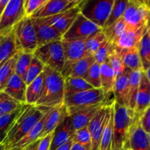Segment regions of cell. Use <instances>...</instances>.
<instances>
[{
  "instance_id": "obj_18",
  "label": "cell",
  "mask_w": 150,
  "mask_h": 150,
  "mask_svg": "<svg viewBox=\"0 0 150 150\" xmlns=\"http://www.w3.org/2000/svg\"><path fill=\"white\" fill-rule=\"evenodd\" d=\"M130 71L131 70L125 67L122 74L116 78L113 89L114 102L127 108L128 106L129 74Z\"/></svg>"
},
{
  "instance_id": "obj_34",
  "label": "cell",
  "mask_w": 150,
  "mask_h": 150,
  "mask_svg": "<svg viewBox=\"0 0 150 150\" xmlns=\"http://www.w3.org/2000/svg\"><path fill=\"white\" fill-rule=\"evenodd\" d=\"M126 30H127V26H126L125 22L122 17L121 18L119 19L117 21L113 23L112 25L103 29V32L104 35L106 38L107 41L114 45L116 41L121 37V35Z\"/></svg>"
},
{
  "instance_id": "obj_49",
  "label": "cell",
  "mask_w": 150,
  "mask_h": 150,
  "mask_svg": "<svg viewBox=\"0 0 150 150\" xmlns=\"http://www.w3.org/2000/svg\"><path fill=\"white\" fill-rule=\"evenodd\" d=\"M73 139H70V140H69L68 142H66L65 144H62V146H59V147L55 150H70V148H71L72 145H73Z\"/></svg>"
},
{
  "instance_id": "obj_6",
  "label": "cell",
  "mask_w": 150,
  "mask_h": 150,
  "mask_svg": "<svg viewBox=\"0 0 150 150\" xmlns=\"http://www.w3.org/2000/svg\"><path fill=\"white\" fill-rule=\"evenodd\" d=\"M114 1V0H83L81 4L80 13L103 29Z\"/></svg>"
},
{
  "instance_id": "obj_16",
  "label": "cell",
  "mask_w": 150,
  "mask_h": 150,
  "mask_svg": "<svg viewBox=\"0 0 150 150\" xmlns=\"http://www.w3.org/2000/svg\"><path fill=\"white\" fill-rule=\"evenodd\" d=\"M32 19L36 35L38 48L50 42L62 40L63 35L55 28L40 23L35 18Z\"/></svg>"
},
{
  "instance_id": "obj_36",
  "label": "cell",
  "mask_w": 150,
  "mask_h": 150,
  "mask_svg": "<svg viewBox=\"0 0 150 150\" xmlns=\"http://www.w3.org/2000/svg\"><path fill=\"white\" fill-rule=\"evenodd\" d=\"M19 53H17L14 57L8 60L2 67L0 68V92L4 90L6 84L12 75L15 73V66Z\"/></svg>"
},
{
  "instance_id": "obj_24",
  "label": "cell",
  "mask_w": 150,
  "mask_h": 150,
  "mask_svg": "<svg viewBox=\"0 0 150 150\" xmlns=\"http://www.w3.org/2000/svg\"><path fill=\"white\" fill-rule=\"evenodd\" d=\"M149 27V25H147V26H142L136 30L127 29L116 41L115 43L114 44V46L118 48H138L142 36Z\"/></svg>"
},
{
  "instance_id": "obj_8",
  "label": "cell",
  "mask_w": 150,
  "mask_h": 150,
  "mask_svg": "<svg viewBox=\"0 0 150 150\" xmlns=\"http://www.w3.org/2000/svg\"><path fill=\"white\" fill-rule=\"evenodd\" d=\"M33 54L44 66L61 73L64 66V56L61 41L50 42L38 47Z\"/></svg>"
},
{
  "instance_id": "obj_27",
  "label": "cell",
  "mask_w": 150,
  "mask_h": 150,
  "mask_svg": "<svg viewBox=\"0 0 150 150\" xmlns=\"http://www.w3.org/2000/svg\"><path fill=\"white\" fill-rule=\"evenodd\" d=\"M116 51L121 57L125 67L131 71L142 70V65L139 57L137 48H115Z\"/></svg>"
},
{
  "instance_id": "obj_22",
  "label": "cell",
  "mask_w": 150,
  "mask_h": 150,
  "mask_svg": "<svg viewBox=\"0 0 150 150\" xmlns=\"http://www.w3.org/2000/svg\"><path fill=\"white\" fill-rule=\"evenodd\" d=\"M18 52L21 51L16 48L13 29L7 33L0 35V68Z\"/></svg>"
},
{
  "instance_id": "obj_32",
  "label": "cell",
  "mask_w": 150,
  "mask_h": 150,
  "mask_svg": "<svg viewBox=\"0 0 150 150\" xmlns=\"http://www.w3.org/2000/svg\"><path fill=\"white\" fill-rule=\"evenodd\" d=\"M142 71L150 68V29L148 28L142 36L138 46Z\"/></svg>"
},
{
  "instance_id": "obj_23",
  "label": "cell",
  "mask_w": 150,
  "mask_h": 150,
  "mask_svg": "<svg viewBox=\"0 0 150 150\" xmlns=\"http://www.w3.org/2000/svg\"><path fill=\"white\" fill-rule=\"evenodd\" d=\"M26 83L22 78L16 74L12 75L3 92L21 104H26Z\"/></svg>"
},
{
  "instance_id": "obj_40",
  "label": "cell",
  "mask_w": 150,
  "mask_h": 150,
  "mask_svg": "<svg viewBox=\"0 0 150 150\" xmlns=\"http://www.w3.org/2000/svg\"><path fill=\"white\" fill-rule=\"evenodd\" d=\"M34 57V54L32 53L21 52L19 53L15 66V74L22 78L27 70L31 62Z\"/></svg>"
},
{
  "instance_id": "obj_4",
  "label": "cell",
  "mask_w": 150,
  "mask_h": 150,
  "mask_svg": "<svg viewBox=\"0 0 150 150\" xmlns=\"http://www.w3.org/2000/svg\"><path fill=\"white\" fill-rule=\"evenodd\" d=\"M107 96L102 89H92L64 98L63 105L68 115L92 106L105 104Z\"/></svg>"
},
{
  "instance_id": "obj_26",
  "label": "cell",
  "mask_w": 150,
  "mask_h": 150,
  "mask_svg": "<svg viewBox=\"0 0 150 150\" xmlns=\"http://www.w3.org/2000/svg\"><path fill=\"white\" fill-rule=\"evenodd\" d=\"M105 105H96L90 108H86L84 110H81L80 111L74 113V114L69 115L70 122L72 123L73 128L75 130L84 127L89 125V122L95 117L98 111Z\"/></svg>"
},
{
  "instance_id": "obj_41",
  "label": "cell",
  "mask_w": 150,
  "mask_h": 150,
  "mask_svg": "<svg viewBox=\"0 0 150 150\" xmlns=\"http://www.w3.org/2000/svg\"><path fill=\"white\" fill-rule=\"evenodd\" d=\"M106 40V38L103 31L98 32L96 35H93L90 38L85 40V45H86V50L87 54L89 55L94 56L98 48Z\"/></svg>"
},
{
  "instance_id": "obj_2",
  "label": "cell",
  "mask_w": 150,
  "mask_h": 150,
  "mask_svg": "<svg viewBox=\"0 0 150 150\" xmlns=\"http://www.w3.org/2000/svg\"><path fill=\"white\" fill-rule=\"evenodd\" d=\"M43 76L42 94L35 106L42 109H51L63 105L64 79L61 73L45 66Z\"/></svg>"
},
{
  "instance_id": "obj_17",
  "label": "cell",
  "mask_w": 150,
  "mask_h": 150,
  "mask_svg": "<svg viewBox=\"0 0 150 150\" xmlns=\"http://www.w3.org/2000/svg\"><path fill=\"white\" fill-rule=\"evenodd\" d=\"M150 79L147 78L143 71L141 75L140 83L136 100L134 114L140 117L144 112L150 107Z\"/></svg>"
},
{
  "instance_id": "obj_50",
  "label": "cell",
  "mask_w": 150,
  "mask_h": 150,
  "mask_svg": "<svg viewBox=\"0 0 150 150\" xmlns=\"http://www.w3.org/2000/svg\"><path fill=\"white\" fill-rule=\"evenodd\" d=\"M70 150H91V147L83 146V145L79 144L73 143Z\"/></svg>"
},
{
  "instance_id": "obj_25",
  "label": "cell",
  "mask_w": 150,
  "mask_h": 150,
  "mask_svg": "<svg viewBox=\"0 0 150 150\" xmlns=\"http://www.w3.org/2000/svg\"><path fill=\"white\" fill-rule=\"evenodd\" d=\"M95 62V61L93 56L87 55L72 64L67 70L62 73L61 75L64 79L67 77H77L84 79L89 69Z\"/></svg>"
},
{
  "instance_id": "obj_15",
  "label": "cell",
  "mask_w": 150,
  "mask_h": 150,
  "mask_svg": "<svg viewBox=\"0 0 150 150\" xmlns=\"http://www.w3.org/2000/svg\"><path fill=\"white\" fill-rule=\"evenodd\" d=\"M130 150H149V134L141 127L139 117L134 114V120L129 136Z\"/></svg>"
},
{
  "instance_id": "obj_3",
  "label": "cell",
  "mask_w": 150,
  "mask_h": 150,
  "mask_svg": "<svg viewBox=\"0 0 150 150\" xmlns=\"http://www.w3.org/2000/svg\"><path fill=\"white\" fill-rule=\"evenodd\" d=\"M114 124L111 150H130L129 136L134 120V112L113 101Z\"/></svg>"
},
{
  "instance_id": "obj_1",
  "label": "cell",
  "mask_w": 150,
  "mask_h": 150,
  "mask_svg": "<svg viewBox=\"0 0 150 150\" xmlns=\"http://www.w3.org/2000/svg\"><path fill=\"white\" fill-rule=\"evenodd\" d=\"M48 110H42L35 105L26 104L20 115L16 118L1 145L3 150L7 149L27 134L40 120Z\"/></svg>"
},
{
  "instance_id": "obj_28",
  "label": "cell",
  "mask_w": 150,
  "mask_h": 150,
  "mask_svg": "<svg viewBox=\"0 0 150 150\" xmlns=\"http://www.w3.org/2000/svg\"><path fill=\"white\" fill-rule=\"evenodd\" d=\"M92 89H94V88L81 78L67 77L64 79V98Z\"/></svg>"
},
{
  "instance_id": "obj_29",
  "label": "cell",
  "mask_w": 150,
  "mask_h": 150,
  "mask_svg": "<svg viewBox=\"0 0 150 150\" xmlns=\"http://www.w3.org/2000/svg\"><path fill=\"white\" fill-rule=\"evenodd\" d=\"M100 76L101 89L107 96L108 94L113 92L116 79L114 70L111 68L108 61L100 65Z\"/></svg>"
},
{
  "instance_id": "obj_37",
  "label": "cell",
  "mask_w": 150,
  "mask_h": 150,
  "mask_svg": "<svg viewBox=\"0 0 150 150\" xmlns=\"http://www.w3.org/2000/svg\"><path fill=\"white\" fill-rule=\"evenodd\" d=\"M44 67H45L44 64L34 56L27 70L22 77V79L26 86L30 84L35 79H37L42 73Z\"/></svg>"
},
{
  "instance_id": "obj_48",
  "label": "cell",
  "mask_w": 150,
  "mask_h": 150,
  "mask_svg": "<svg viewBox=\"0 0 150 150\" xmlns=\"http://www.w3.org/2000/svg\"><path fill=\"white\" fill-rule=\"evenodd\" d=\"M53 133H54L48 134V136L40 139L36 150H49L51 140H52Z\"/></svg>"
},
{
  "instance_id": "obj_39",
  "label": "cell",
  "mask_w": 150,
  "mask_h": 150,
  "mask_svg": "<svg viewBox=\"0 0 150 150\" xmlns=\"http://www.w3.org/2000/svg\"><path fill=\"white\" fill-rule=\"evenodd\" d=\"M23 105L3 91L0 92V116L13 112L20 108Z\"/></svg>"
},
{
  "instance_id": "obj_10",
  "label": "cell",
  "mask_w": 150,
  "mask_h": 150,
  "mask_svg": "<svg viewBox=\"0 0 150 150\" xmlns=\"http://www.w3.org/2000/svg\"><path fill=\"white\" fill-rule=\"evenodd\" d=\"M24 0H9L0 17V35L10 32L25 17Z\"/></svg>"
},
{
  "instance_id": "obj_35",
  "label": "cell",
  "mask_w": 150,
  "mask_h": 150,
  "mask_svg": "<svg viewBox=\"0 0 150 150\" xmlns=\"http://www.w3.org/2000/svg\"><path fill=\"white\" fill-rule=\"evenodd\" d=\"M26 104H23L20 108L9 114L0 116V144L5 138L7 132L9 131L15 120L20 115Z\"/></svg>"
},
{
  "instance_id": "obj_47",
  "label": "cell",
  "mask_w": 150,
  "mask_h": 150,
  "mask_svg": "<svg viewBox=\"0 0 150 150\" xmlns=\"http://www.w3.org/2000/svg\"><path fill=\"white\" fill-rule=\"evenodd\" d=\"M139 117L141 127L146 133L150 132V107L146 108V111Z\"/></svg>"
},
{
  "instance_id": "obj_46",
  "label": "cell",
  "mask_w": 150,
  "mask_h": 150,
  "mask_svg": "<svg viewBox=\"0 0 150 150\" xmlns=\"http://www.w3.org/2000/svg\"><path fill=\"white\" fill-rule=\"evenodd\" d=\"M46 0H24L25 16L30 18L40 7L43 5Z\"/></svg>"
},
{
  "instance_id": "obj_19",
  "label": "cell",
  "mask_w": 150,
  "mask_h": 150,
  "mask_svg": "<svg viewBox=\"0 0 150 150\" xmlns=\"http://www.w3.org/2000/svg\"><path fill=\"white\" fill-rule=\"evenodd\" d=\"M68 115L67 108L64 105L51 108L44 123L43 128L40 134L39 139L54 133L55 129Z\"/></svg>"
},
{
  "instance_id": "obj_31",
  "label": "cell",
  "mask_w": 150,
  "mask_h": 150,
  "mask_svg": "<svg viewBox=\"0 0 150 150\" xmlns=\"http://www.w3.org/2000/svg\"><path fill=\"white\" fill-rule=\"evenodd\" d=\"M43 80L44 76L42 71V73L37 79H35L30 84L28 85L26 91V104L35 105L42 94Z\"/></svg>"
},
{
  "instance_id": "obj_20",
  "label": "cell",
  "mask_w": 150,
  "mask_h": 150,
  "mask_svg": "<svg viewBox=\"0 0 150 150\" xmlns=\"http://www.w3.org/2000/svg\"><path fill=\"white\" fill-rule=\"evenodd\" d=\"M75 131L69 116H67L54 131L49 150L57 149L59 146L73 139Z\"/></svg>"
},
{
  "instance_id": "obj_43",
  "label": "cell",
  "mask_w": 150,
  "mask_h": 150,
  "mask_svg": "<svg viewBox=\"0 0 150 150\" xmlns=\"http://www.w3.org/2000/svg\"><path fill=\"white\" fill-rule=\"evenodd\" d=\"M114 50H115V47L106 40L94 54L93 57L95 62H97L100 65L105 63V62L108 61V57Z\"/></svg>"
},
{
  "instance_id": "obj_52",
  "label": "cell",
  "mask_w": 150,
  "mask_h": 150,
  "mask_svg": "<svg viewBox=\"0 0 150 150\" xmlns=\"http://www.w3.org/2000/svg\"><path fill=\"white\" fill-rule=\"evenodd\" d=\"M40 140V139H39ZM39 140H38L37 142H35L33 144L31 145L29 148H28L27 150H36L37 149V146H38V143H39Z\"/></svg>"
},
{
  "instance_id": "obj_9",
  "label": "cell",
  "mask_w": 150,
  "mask_h": 150,
  "mask_svg": "<svg viewBox=\"0 0 150 150\" xmlns=\"http://www.w3.org/2000/svg\"><path fill=\"white\" fill-rule=\"evenodd\" d=\"M103 29L79 13L67 32L63 35L64 40H86Z\"/></svg>"
},
{
  "instance_id": "obj_33",
  "label": "cell",
  "mask_w": 150,
  "mask_h": 150,
  "mask_svg": "<svg viewBox=\"0 0 150 150\" xmlns=\"http://www.w3.org/2000/svg\"><path fill=\"white\" fill-rule=\"evenodd\" d=\"M142 70H133L129 74V89H128V106L130 111L134 112L136 106V100L140 83L141 75Z\"/></svg>"
},
{
  "instance_id": "obj_13",
  "label": "cell",
  "mask_w": 150,
  "mask_h": 150,
  "mask_svg": "<svg viewBox=\"0 0 150 150\" xmlns=\"http://www.w3.org/2000/svg\"><path fill=\"white\" fill-rule=\"evenodd\" d=\"M82 0H46L32 16L31 18H43L67 11L79 5Z\"/></svg>"
},
{
  "instance_id": "obj_30",
  "label": "cell",
  "mask_w": 150,
  "mask_h": 150,
  "mask_svg": "<svg viewBox=\"0 0 150 150\" xmlns=\"http://www.w3.org/2000/svg\"><path fill=\"white\" fill-rule=\"evenodd\" d=\"M113 124H114V105H110L109 111L107 115L106 121L103 131L100 144V150H111L113 136Z\"/></svg>"
},
{
  "instance_id": "obj_21",
  "label": "cell",
  "mask_w": 150,
  "mask_h": 150,
  "mask_svg": "<svg viewBox=\"0 0 150 150\" xmlns=\"http://www.w3.org/2000/svg\"><path fill=\"white\" fill-rule=\"evenodd\" d=\"M50 111H51V109L48 110L45 113V114L42 116L40 120L34 126L33 128L27 134L25 135L22 139H21L18 142H16L15 144L10 146L7 150H27L31 145L33 144L38 140H39L40 134L41 131L43 128L44 123H45V120H46Z\"/></svg>"
},
{
  "instance_id": "obj_53",
  "label": "cell",
  "mask_w": 150,
  "mask_h": 150,
  "mask_svg": "<svg viewBox=\"0 0 150 150\" xmlns=\"http://www.w3.org/2000/svg\"><path fill=\"white\" fill-rule=\"evenodd\" d=\"M0 150H3V149H2V146H1V145H0Z\"/></svg>"
},
{
  "instance_id": "obj_12",
  "label": "cell",
  "mask_w": 150,
  "mask_h": 150,
  "mask_svg": "<svg viewBox=\"0 0 150 150\" xmlns=\"http://www.w3.org/2000/svg\"><path fill=\"white\" fill-rule=\"evenodd\" d=\"M62 47L64 56V66L61 73L67 70L72 64L79 60L86 57L87 54L85 45V40H76L61 41Z\"/></svg>"
},
{
  "instance_id": "obj_44",
  "label": "cell",
  "mask_w": 150,
  "mask_h": 150,
  "mask_svg": "<svg viewBox=\"0 0 150 150\" xmlns=\"http://www.w3.org/2000/svg\"><path fill=\"white\" fill-rule=\"evenodd\" d=\"M73 143L91 147V135L87 126L75 131L73 136Z\"/></svg>"
},
{
  "instance_id": "obj_5",
  "label": "cell",
  "mask_w": 150,
  "mask_h": 150,
  "mask_svg": "<svg viewBox=\"0 0 150 150\" xmlns=\"http://www.w3.org/2000/svg\"><path fill=\"white\" fill-rule=\"evenodd\" d=\"M150 16L149 1L146 0H128L123 14L128 30H136L149 24Z\"/></svg>"
},
{
  "instance_id": "obj_45",
  "label": "cell",
  "mask_w": 150,
  "mask_h": 150,
  "mask_svg": "<svg viewBox=\"0 0 150 150\" xmlns=\"http://www.w3.org/2000/svg\"><path fill=\"white\" fill-rule=\"evenodd\" d=\"M108 62L109 63L110 66L111 67V68L114 70L116 78L122 74L123 72L125 71V67L124 64H123V62L122 60L121 57L119 56L116 50H114L110 54L108 58Z\"/></svg>"
},
{
  "instance_id": "obj_7",
  "label": "cell",
  "mask_w": 150,
  "mask_h": 150,
  "mask_svg": "<svg viewBox=\"0 0 150 150\" xmlns=\"http://www.w3.org/2000/svg\"><path fill=\"white\" fill-rule=\"evenodd\" d=\"M13 30L18 51L33 54L38 44L32 19L25 16L14 26Z\"/></svg>"
},
{
  "instance_id": "obj_14",
  "label": "cell",
  "mask_w": 150,
  "mask_h": 150,
  "mask_svg": "<svg viewBox=\"0 0 150 150\" xmlns=\"http://www.w3.org/2000/svg\"><path fill=\"white\" fill-rule=\"evenodd\" d=\"M111 105V104H110ZM110 105H105L98 111L87 125L91 135V150H100L101 137L109 111Z\"/></svg>"
},
{
  "instance_id": "obj_51",
  "label": "cell",
  "mask_w": 150,
  "mask_h": 150,
  "mask_svg": "<svg viewBox=\"0 0 150 150\" xmlns=\"http://www.w3.org/2000/svg\"><path fill=\"white\" fill-rule=\"evenodd\" d=\"M9 2V0H0V17L2 15L7 3Z\"/></svg>"
},
{
  "instance_id": "obj_11",
  "label": "cell",
  "mask_w": 150,
  "mask_h": 150,
  "mask_svg": "<svg viewBox=\"0 0 150 150\" xmlns=\"http://www.w3.org/2000/svg\"><path fill=\"white\" fill-rule=\"evenodd\" d=\"M82 1L79 5L76 6L64 13L50 16V17L43 18L35 19H36L40 23L53 26L63 35L70 27L78 15L80 13L81 4L82 3Z\"/></svg>"
},
{
  "instance_id": "obj_42",
  "label": "cell",
  "mask_w": 150,
  "mask_h": 150,
  "mask_svg": "<svg viewBox=\"0 0 150 150\" xmlns=\"http://www.w3.org/2000/svg\"><path fill=\"white\" fill-rule=\"evenodd\" d=\"M83 79L94 89H101L100 64H98L97 62L94 63L89 69Z\"/></svg>"
},
{
  "instance_id": "obj_38",
  "label": "cell",
  "mask_w": 150,
  "mask_h": 150,
  "mask_svg": "<svg viewBox=\"0 0 150 150\" xmlns=\"http://www.w3.org/2000/svg\"><path fill=\"white\" fill-rule=\"evenodd\" d=\"M127 2L128 0H114L111 11L103 29L110 26L122 17L127 5Z\"/></svg>"
}]
</instances>
